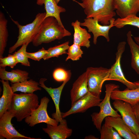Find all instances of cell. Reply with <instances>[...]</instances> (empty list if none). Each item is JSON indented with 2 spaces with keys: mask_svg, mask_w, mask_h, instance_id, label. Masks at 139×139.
Wrapping results in <instances>:
<instances>
[{
  "mask_svg": "<svg viewBox=\"0 0 139 139\" xmlns=\"http://www.w3.org/2000/svg\"><path fill=\"white\" fill-rule=\"evenodd\" d=\"M86 71L89 92L100 97L103 84L109 75V69L102 67H90L87 68Z\"/></svg>",
  "mask_w": 139,
  "mask_h": 139,
  "instance_id": "52a82bcc",
  "label": "cell"
},
{
  "mask_svg": "<svg viewBox=\"0 0 139 139\" xmlns=\"http://www.w3.org/2000/svg\"><path fill=\"white\" fill-rule=\"evenodd\" d=\"M114 108L132 132L136 135L139 132V126L132 105L123 100H115L112 103Z\"/></svg>",
  "mask_w": 139,
  "mask_h": 139,
  "instance_id": "9c48e42d",
  "label": "cell"
},
{
  "mask_svg": "<svg viewBox=\"0 0 139 139\" xmlns=\"http://www.w3.org/2000/svg\"><path fill=\"white\" fill-rule=\"evenodd\" d=\"M46 15V12L38 13L32 22L24 25H21L18 21L11 18L12 20L18 28L19 35L16 42L9 48V53H12L19 47L23 45H28L32 42L38 32Z\"/></svg>",
  "mask_w": 139,
  "mask_h": 139,
  "instance_id": "277c9868",
  "label": "cell"
},
{
  "mask_svg": "<svg viewBox=\"0 0 139 139\" xmlns=\"http://www.w3.org/2000/svg\"><path fill=\"white\" fill-rule=\"evenodd\" d=\"M100 139H122V137L112 127L105 123L100 129Z\"/></svg>",
  "mask_w": 139,
  "mask_h": 139,
  "instance_id": "83f0119b",
  "label": "cell"
},
{
  "mask_svg": "<svg viewBox=\"0 0 139 139\" xmlns=\"http://www.w3.org/2000/svg\"><path fill=\"white\" fill-rule=\"evenodd\" d=\"M36 4L39 5H44L46 11L45 18L48 17H53L61 25L64 27L60 18V14L66 12L65 8L58 5L55 0H37Z\"/></svg>",
  "mask_w": 139,
  "mask_h": 139,
  "instance_id": "ffe728a7",
  "label": "cell"
},
{
  "mask_svg": "<svg viewBox=\"0 0 139 139\" xmlns=\"http://www.w3.org/2000/svg\"><path fill=\"white\" fill-rule=\"evenodd\" d=\"M121 117L107 116L105 119V123L113 127L124 139H137L136 135L132 132Z\"/></svg>",
  "mask_w": 139,
  "mask_h": 139,
  "instance_id": "2e32d148",
  "label": "cell"
},
{
  "mask_svg": "<svg viewBox=\"0 0 139 139\" xmlns=\"http://www.w3.org/2000/svg\"><path fill=\"white\" fill-rule=\"evenodd\" d=\"M55 2H56V3L58 4V3H59V2H60V1L61 0H55ZM74 2H76V3H77L78 2L76 1V0H72Z\"/></svg>",
  "mask_w": 139,
  "mask_h": 139,
  "instance_id": "8d00e7d4",
  "label": "cell"
},
{
  "mask_svg": "<svg viewBox=\"0 0 139 139\" xmlns=\"http://www.w3.org/2000/svg\"><path fill=\"white\" fill-rule=\"evenodd\" d=\"M81 22L78 20L72 22L71 25L74 28L73 43L81 46L89 48L90 46L89 39L91 36L87 30L81 27Z\"/></svg>",
  "mask_w": 139,
  "mask_h": 139,
  "instance_id": "d6986e66",
  "label": "cell"
},
{
  "mask_svg": "<svg viewBox=\"0 0 139 139\" xmlns=\"http://www.w3.org/2000/svg\"><path fill=\"white\" fill-rule=\"evenodd\" d=\"M89 92L86 71L79 76L73 84L70 91L71 105Z\"/></svg>",
  "mask_w": 139,
  "mask_h": 139,
  "instance_id": "e0dca14e",
  "label": "cell"
},
{
  "mask_svg": "<svg viewBox=\"0 0 139 139\" xmlns=\"http://www.w3.org/2000/svg\"><path fill=\"white\" fill-rule=\"evenodd\" d=\"M38 97L33 93H14L8 111L14 115L17 121H21L30 115L39 106Z\"/></svg>",
  "mask_w": 139,
  "mask_h": 139,
  "instance_id": "3957f363",
  "label": "cell"
},
{
  "mask_svg": "<svg viewBox=\"0 0 139 139\" xmlns=\"http://www.w3.org/2000/svg\"><path fill=\"white\" fill-rule=\"evenodd\" d=\"M103 99L100 97L96 96L89 92L76 101L70 109L65 112H62L63 119L72 114L83 113L90 108L98 106Z\"/></svg>",
  "mask_w": 139,
  "mask_h": 139,
  "instance_id": "8fae6325",
  "label": "cell"
},
{
  "mask_svg": "<svg viewBox=\"0 0 139 139\" xmlns=\"http://www.w3.org/2000/svg\"><path fill=\"white\" fill-rule=\"evenodd\" d=\"M77 3L84 10L86 18L97 20L103 25L110 24L116 16L114 0H81Z\"/></svg>",
  "mask_w": 139,
  "mask_h": 139,
  "instance_id": "6da1fadb",
  "label": "cell"
},
{
  "mask_svg": "<svg viewBox=\"0 0 139 139\" xmlns=\"http://www.w3.org/2000/svg\"><path fill=\"white\" fill-rule=\"evenodd\" d=\"M18 63L13 54H9L7 57L0 58V67L5 68L8 66L13 68Z\"/></svg>",
  "mask_w": 139,
  "mask_h": 139,
  "instance_id": "1f68e13d",
  "label": "cell"
},
{
  "mask_svg": "<svg viewBox=\"0 0 139 139\" xmlns=\"http://www.w3.org/2000/svg\"><path fill=\"white\" fill-rule=\"evenodd\" d=\"M69 41L60 45L50 47L47 50V53L43 59L47 60L52 57H58L63 54H67L66 50L69 47Z\"/></svg>",
  "mask_w": 139,
  "mask_h": 139,
  "instance_id": "484cf974",
  "label": "cell"
},
{
  "mask_svg": "<svg viewBox=\"0 0 139 139\" xmlns=\"http://www.w3.org/2000/svg\"><path fill=\"white\" fill-rule=\"evenodd\" d=\"M71 34L70 32L59 23L55 18L48 17L44 20L32 42L34 46L37 47L42 44L48 43Z\"/></svg>",
  "mask_w": 139,
  "mask_h": 139,
  "instance_id": "7a4b0ae2",
  "label": "cell"
},
{
  "mask_svg": "<svg viewBox=\"0 0 139 139\" xmlns=\"http://www.w3.org/2000/svg\"><path fill=\"white\" fill-rule=\"evenodd\" d=\"M119 87V85L115 84H106L105 97L98 106L100 108V111L98 112H93L91 115L94 125L99 130L101 128L103 120L106 117H121V115L112 108L110 100L112 91Z\"/></svg>",
  "mask_w": 139,
  "mask_h": 139,
  "instance_id": "5b68a950",
  "label": "cell"
},
{
  "mask_svg": "<svg viewBox=\"0 0 139 139\" xmlns=\"http://www.w3.org/2000/svg\"><path fill=\"white\" fill-rule=\"evenodd\" d=\"M47 53V50L44 47L39 50L38 51L34 53L27 52V55L28 57L33 60L39 61L43 58Z\"/></svg>",
  "mask_w": 139,
  "mask_h": 139,
  "instance_id": "d6a6232c",
  "label": "cell"
},
{
  "mask_svg": "<svg viewBox=\"0 0 139 139\" xmlns=\"http://www.w3.org/2000/svg\"><path fill=\"white\" fill-rule=\"evenodd\" d=\"M126 44V42L125 41L119 43L116 53L115 62L109 68V75L105 81H117L125 85L128 89L132 90L136 88L137 85L134 82L130 81L125 77L122 70L120 63L121 57L125 51Z\"/></svg>",
  "mask_w": 139,
  "mask_h": 139,
  "instance_id": "8992f818",
  "label": "cell"
},
{
  "mask_svg": "<svg viewBox=\"0 0 139 139\" xmlns=\"http://www.w3.org/2000/svg\"><path fill=\"white\" fill-rule=\"evenodd\" d=\"M27 71L19 69L7 71L5 68L0 67V78L1 80L10 81L15 83L23 81L29 78Z\"/></svg>",
  "mask_w": 139,
  "mask_h": 139,
  "instance_id": "7402d4cb",
  "label": "cell"
},
{
  "mask_svg": "<svg viewBox=\"0 0 139 139\" xmlns=\"http://www.w3.org/2000/svg\"><path fill=\"white\" fill-rule=\"evenodd\" d=\"M7 20L4 14L0 12V58L3 57L8 37Z\"/></svg>",
  "mask_w": 139,
  "mask_h": 139,
  "instance_id": "d4e9b609",
  "label": "cell"
},
{
  "mask_svg": "<svg viewBox=\"0 0 139 139\" xmlns=\"http://www.w3.org/2000/svg\"><path fill=\"white\" fill-rule=\"evenodd\" d=\"M136 136L137 137V139H139V132L136 135Z\"/></svg>",
  "mask_w": 139,
  "mask_h": 139,
  "instance_id": "74e56055",
  "label": "cell"
},
{
  "mask_svg": "<svg viewBox=\"0 0 139 139\" xmlns=\"http://www.w3.org/2000/svg\"><path fill=\"white\" fill-rule=\"evenodd\" d=\"M127 25L136 27L139 29V17L136 15H131L123 18H118L114 22V27L118 28Z\"/></svg>",
  "mask_w": 139,
  "mask_h": 139,
  "instance_id": "4316f807",
  "label": "cell"
},
{
  "mask_svg": "<svg viewBox=\"0 0 139 139\" xmlns=\"http://www.w3.org/2000/svg\"><path fill=\"white\" fill-rule=\"evenodd\" d=\"M71 76L70 70H66L61 68L55 69L53 73V77L56 81L60 82L69 81Z\"/></svg>",
  "mask_w": 139,
  "mask_h": 139,
  "instance_id": "4dcf8cb0",
  "label": "cell"
},
{
  "mask_svg": "<svg viewBox=\"0 0 139 139\" xmlns=\"http://www.w3.org/2000/svg\"><path fill=\"white\" fill-rule=\"evenodd\" d=\"M116 12L119 18H123L139 12V0H114Z\"/></svg>",
  "mask_w": 139,
  "mask_h": 139,
  "instance_id": "5bb4252c",
  "label": "cell"
},
{
  "mask_svg": "<svg viewBox=\"0 0 139 139\" xmlns=\"http://www.w3.org/2000/svg\"><path fill=\"white\" fill-rule=\"evenodd\" d=\"M134 82L137 87L133 89L127 88L123 91L117 89L112 92L111 99L115 100H119L128 102L132 106L134 105L139 101V80Z\"/></svg>",
  "mask_w": 139,
  "mask_h": 139,
  "instance_id": "9a60e30c",
  "label": "cell"
},
{
  "mask_svg": "<svg viewBox=\"0 0 139 139\" xmlns=\"http://www.w3.org/2000/svg\"><path fill=\"white\" fill-rule=\"evenodd\" d=\"M132 106L139 126V101Z\"/></svg>",
  "mask_w": 139,
  "mask_h": 139,
  "instance_id": "836d02e7",
  "label": "cell"
},
{
  "mask_svg": "<svg viewBox=\"0 0 139 139\" xmlns=\"http://www.w3.org/2000/svg\"><path fill=\"white\" fill-rule=\"evenodd\" d=\"M28 46L26 45H22L20 49L15 52L13 54L18 63H20L22 65L25 66H30V63L27 55L26 49Z\"/></svg>",
  "mask_w": 139,
  "mask_h": 139,
  "instance_id": "f546056e",
  "label": "cell"
},
{
  "mask_svg": "<svg viewBox=\"0 0 139 139\" xmlns=\"http://www.w3.org/2000/svg\"><path fill=\"white\" fill-rule=\"evenodd\" d=\"M115 20L113 18L110 20L109 24L103 25L100 24L97 20L92 18H86L84 19L83 22H81L80 25L86 27L88 29V32L92 33L93 43L96 45L97 38L100 36L103 37L107 42L110 41L109 31L111 28L114 27V22Z\"/></svg>",
  "mask_w": 139,
  "mask_h": 139,
  "instance_id": "30bf717a",
  "label": "cell"
},
{
  "mask_svg": "<svg viewBox=\"0 0 139 139\" xmlns=\"http://www.w3.org/2000/svg\"><path fill=\"white\" fill-rule=\"evenodd\" d=\"M134 39L135 42L139 45V36L134 37Z\"/></svg>",
  "mask_w": 139,
  "mask_h": 139,
  "instance_id": "e575fe53",
  "label": "cell"
},
{
  "mask_svg": "<svg viewBox=\"0 0 139 139\" xmlns=\"http://www.w3.org/2000/svg\"><path fill=\"white\" fill-rule=\"evenodd\" d=\"M47 79L41 78L39 81V85L44 89L48 93L52 98L54 103L56 112L52 114V118L55 119L58 124L61 122L63 119L62 116V112L59 108V102L61 93L63 88L66 83L69 81L66 80L63 82L59 86L56 88L48 87L45 84L44 82Z\"/></svg>",
  "mask_w": 139,
  "mask_h": 139,
  "instance_id": "4fadbf2b",
  "label": "cell"
},
{
  "mask_svg": "<svg viewBox=\"0 0 139 139\" xmlns=\"http://www.w3.org/2000/svg\"><path fill=\"white\" fill-rule=\"evenodd\" d=\"M126 36L127 41L131 54V66L139 75V45L134 40L131 31H128Z\"/></svg>",
  "mask_w": 139,
  "mask_h": 139,
  "instance_id": "603a6c76",
  "label": "cell"
},
{
  "mask_svg": "<svg viewBox=\"0 0 139 139\" xmlns=\"http://www.w3.org/2000/svg\"><path fill=\"white\" fill-rule=\"evenodd\" d=\"M1 82L3 85V92L0 99V118L9 108L14 93L9 81L1 80Z\"/></svg>",
  "mask_w": 139,
  "mask_h": 139,
  "instance_id": "44dd1931",
  "label": "cell"
},
{
  "mask_svg": "<svg viewBox=\"0 0 139 139\" xmlns=\"http://www.w3.org/2000/svg\"><path fill=\"white\" fill-rule=\"evenodd\" d=\"M42 129L51 139H66L71 136L72 133V129L68 127L66 120L64 118L59 125L55 126L47 124V127Z\"/></svg>",
  "mask_w": 139,
  "mask_h": 139,
  "instance_id": "ac0fdd59",
  "label": "cell"
},
{
  "mask_svg": "<svg viewBox=\"0 0 139 139\" xmlns=\"http://www.w3.org/2000/svg\"><path fill=\"white\" fill-rule=\"evenodd\" d=\"M14 116L10 111H7L0 118V136L7 139L23 138L37 139L25 136L19 133L13 126L11 120Z\"/></svg>",
  "mask_w": 139,
  "mask_h": 139,
  "instance_id": "7c38bea8",
  "label": "cell"
},
{
  "mask_svg": "<svg viewBox=\"0 0 139 139\" xmlns=\"http://www.w3.org/2000/svg\"><path fill=\"white\" fill-rule=\"evenodd\" d=\"M11 86L14 93L20 91L24 93H33L38 90H41L39 83L32 79L15 83H11Z\"/></svg>",
  "mask_w": 139,
  "mask_h": 139,
  "instance_id": "cb8c5ba5",
  "label": "cell"
},
{
  "mask_svg": "<svg viewBox=\"0 0 139 139\" xmlns=\"http://www.w3.org/2000/svg\"><path fill=\"white\" fill-rule=\"evenodd\" d=\"M83 51L81 49L80 46L74 43L69 46L67 50V56L65 59V61L71 59L73 61L79 60L82 57Z\"/></svg>",
  "mask_w": 139,
  "mask_h": 139,
  "instance_id": "f1b7e54d",
  "label": "cell"
},
{
  "mask_svg": "<svg viewBox=\"0 0 139 139\" xmlns=\"http://www.w3.org/2000/svg\"><path fill=\"white\" fill-rule=\"evenodd\" d=\"M49 101V99L46 97L42 98L38 107L25 119V122L31 127L42 123L54 126H57L58 123L57 121L50 117L48 114L47 108Z\"/></svg>",
  "mask_w": 139,
  "mask_h": 139,
  "instance_id": "ba28073f",
  "label": "cell"
},
{
  "mask_svg": "<svg viewBox=\"0 0 139 139\" xmlns=\"http://www.w3.org/2000/svg\"><path fill=\"white\" fill-rule=\"evenodd\" d=\"M85 139H97L96 137H95L94 136L92 135L89 136H86Z\"/></svg>",
  "mask_w": 139,
  "mask_h": 139,
  "instance_id": "d590c367",
  "label": "cell"
}]
</instances>
